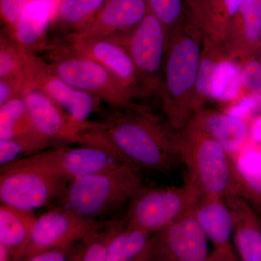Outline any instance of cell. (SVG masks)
I'll return each mask as SVG.
<instances>
[{"label": "cell", "mask_w": 261, "mask_h": 261, "mask_svg": "<svg viewBox=\"0 0 261 261\" xmlns=\"http://www.w3.org/2000/svg\"><path fill=\"white\" fill-rule=\"evenodd\" d=\"M79 144L102 147L128 164L168 174L181 161L178 130L148 108L137 104L102 122H86Z\"/></svg>", "instance_id": "6da1fadb"}, {"label": "cell", "mask_w": 261, "mask_h": 261, "mask_svg": "<svg viewBox=\"0 0 261 261\" xmlns=\"http://www.w3.org/2000/svg\"><path fill=\"white\" fill-rule=\"evenodd\" d=\"M204 35L190 15L168 37L159 96L166 121L176 130L186 126L197 110L195 87Z\"/></svg>", "instance_id": "7a4b0ae2"}, {"label": "cell", "mask_w": 261, "mask_h": 261, "mask_svg": "<svg viewBox=\"0 0 261 261\" xmlns=\"http://www.w3.org/2000/svg\"><path fill=\"white\" fill-rule=\"evenodd\" d=\"M70 181L58 167L55 147H51L1 166V204L32 211L51 206Z\"/></svg>", "instance_id": "3957f363"}, {"label": "cell", "mask_w": 261, "mask_h": 261, "mask_svg": "<svg viewBox=\"0 0 261 261\" xmlns=\"http://www.w3.org/2000/svg\"><path fill=\"white\" fill-rule=\"evenodd\" d=\"M140 171V168L125 163L112 171L72 180L51 206L89 219L110 216L145 186Z\"/></svg>", "instance_id": "277c9868"}, {"label": "cell", "mask_w": 261, "mask_h": 261, "mask_svg": "<svg viewBox=\"0 0 261 261\" xmlns=\"http://www.w3.org/2000/svg\"><path fill=\"white\" fill-rule=\"evenodd\" d=\"M178 145L187 185L201 195L224 199L237 192L231 157L216 140L187 123L178 130Z\"/></svg>", "instance_id": "5b68a950"}, {"label": "cell", "mask_w": 261, "mask_h": 261, "mask_svg": "<svg viewBox=\"0 0 261 261\" xmlns=\"http://www.w3.org/2000/svg\"><path fill=\"white\" fill-rule=\"evenodd\" d=\"M48 63L58 76L75 88L92 94L114 109L135 107V94L115 75L92 58L61 42L53 44Z\"/></svg>", "instance_id": "8992f818"}, {"label": "cell", "mask_w": 261, "mask_h": 261, "mask_svg": "<svg viewBox=\"0 0 261 261\" xmlns=\"http://www.w3.org/2000/svg\"><path fill=\"white\" fill-rule=\"evenodd\" d=\"M200 194L185 183L181 187L145 185L129 202L126 224L153 235L192 211Z\"/></svg>", "instance_id": "52a82bcc"}, {"label": "cell", "mask_w": 261, "mask_h": 261, "mask_svg": "<svg viewBox=\"0 0 261 261\" xmlns=\"http://www.w3.org/2000/svg\"><path fill=\"white\" fill-rule=\"evenodd\" d=\"M116 42L126 48L133 60L140 80L141 97L159 95L168 42L161 22L149 11L130 34Z\"/></svg>", "instance_id": "ba28073f"}, {"label": "cell", "mask_w": 261, "mask_h": 261, "mask_svg": "<svg viewBox=\"0 0 261 261\" xmlns=\"http://www.w3.org/2000/svg\"><path fill=\"white\" fill-rule=\"evenodd\" d=\"M25 76L29 85L42 89L69 116L80 133L84 123L99 108L98 98L72 87L53 71L47 61L39 54L24 49Z\"/></svg>", "instance_id": "9c48e42d"}, {"label": "cell", "mask_w": 261, "mask_h": 261, "mask_svg": "<svg viewBox=\"0 0 261 261\" xmlns=\"http://www.w3.org/2000/svg\"><path fill=\"white\" fill-rule=\"evenodd\" d=\"M207 237L192 211L152 235L149 260L207 261Z\"/></svg>", "instance_id": "30bf717a"}, {"label": "cell", "mask_w": 261, "mask_h": 261, "mask_svg": "<svg viewBox=\"0 0 261 261\" xmlns=\"http://www.w3.org/2000/svg\"><path fill=\"white\" fill-rule=\"evenodd\" d=\"M73 211L51 207L38 217L24 260L53 247L75 246L97 224Z\"/></svg>", "instance_id": "8fae6325"}, {"label": "cell", "mask_w": 261, "mask_h": 261, "mask_svg": "<svg viewBox=\"0 0 261 261\" xmlns=\"http://www.w3.org/2000/svg\"><path fill=\"white\" fill-rule=\"evenodd\" d=\"M60 42L100 63L136 97H141L138 73L129 53L123 44L113 39H81L70 35Z\"/></svg>", "instance_id": "7c38bea8"}, {"label": "cell", "mask_w": 261, "mask_h": 261, "mask_svg": "<svg viewBox=\"0 0 261 261\" xmlns=\"http://www.w3.org/2000/svg\"><path fill=\"white\" fill-rule=\"evenodd\" d=\"M192 212L214 247L207 261L238 260L231 242L232 214L224 199L217 196L201 195Z\"/></svg>", "instance_id": "4fadbf2b"}, {"label": "cell", "mask_w": 261, "mask_h": 261, "mask_svg": "<svg viewBox=\"0 0 261 261\" xmlns=\"http://www.w3.org/2000/svg\"><path fill=\"white\" fill-rule=\"evenodd\" d=\"M149 12L147 0H106L87 28L68 35L81 39L119 40L130 34Z\"/></svg>", "instance_id": "5bb4252c"}, {"label": "cell", "mask_w": 261, "mask_h": 261, "mask_svg": "<svg viewBox=\"0 0 261 261\" xmlns=\"http://www.w3.org/2000/svg\"><path fill=\"white\" fill-rule=\"evenodd\" d=\"M22 97L36 129L54 147L79 143V132L69 116L42 89L29 84Z\"/></svg>", "instance_id": "9a60e30c"}, {"label": "cell", "mask_w": 261, "mask_h": 261, "mask_svg": "<svg viewBox=\"0 0 261 261\" xmlns=\"http://www.w3.org/2000/svg\"><path fill=\"white\" fill-rule=\"evenodd\" d=\"M188 123L216 140L231 159L243 150L250 139V126L245 120L212 108H199Z\"/></svg>", "instance_id": "2e32d148"}, {"label": "cell", "mask_w": 261, "mask_h": 261, "mask_svg": "<svg viewBox=\"0 0 261 261\" xmlns=\"http://www.w3.org/2000/svg\"><path fill=\"white\" fill-rule=\"evenodd\" d=\"M53 0H28L11 37L27 51L39 54L50 50L49 32L56 13Z\"/></svg>", "instance_id": "e0dca14e"}, {"label": "cell", "mask_w": 261, "mask_h": 261, "mask_svg": "<svg viewBox=\"0 0 261 261\" xmlns=\"http://www.w3.org/2000/svg\"><path fill=\"white\" fill-rule=\"evenodd\" d=\"M55 149L58 167L70 181L112 171L126 163L109 151L89 144L77 147L57 146Z\"/></svg>", "instance_id": "ac0fdd59"}, {"label": "cell", "mask_w": 261, "mask_h": 261, "mask_svg": "<svg viewBox=\"0 0 261 261\" xmlns=\"http://www.w3.org/2000/svg\"><path fill=\"white\" fill-rule=\"evenodd\" d=\"M261 46V0H243L223 47L235 61L250 59Z\"/></svg>", "instance_id": "d6986e66"}, {"label": "cell", "mask_w": 261, "mask_h": 261, "mask_svg": "<svg viewBox=\"0 0 261 261\" xmlns=\"http://www.w3.org/2000/svg\"><path fill=\"white\" fill-rule=\"evenodd\" d=\"M232 214L233 243L239 258L261 261V224L243 196L233 192L224 199Z\"/></svg>", "instance_id": "ffe728a7"}, {"label": "cell", "mask_w": 261, "mask_h": 261, "mask_svg": "<svg viewBox=\"0 0 261 261\" xmlns=\"http://www.w3.org/2000/svg\"><path fill=\"white\" fill-rule=\"evenodd\" d=\"M37 219L32 211L1 204L0 243L8 247L13 260H24Z\"/></svg>", "instance_id": "44dd1931"}, {"label": "cell", "mask_w": 261, "mask_h": 261, "mask_svg": "<svg viewBox=\"0 0 261 261\" xmlns=\"http://www.w3.org/2000/svg\"><path fill=\"white\" fill-rule=\"evenodd\" d=\"M231 165L236 192L261 205V151L243 150L231 159Z\"/></svg>", "instance_id": "7402d4cb"}, {"label": "cell", "mask_w": 261, "mask_h": 261, "mask_svg": "<svg viewBox=\"0 0 261 261\" xmlns=\"http://www.w3.org/2000/svg\"><path fill=\"white\" fill-rule=\"evenodd\" d=\"M243 0H205L198 23L207 37L224 44Z\"/></svg>", "instance_id": "603a6c76"}, {"label": "cell", "mask_w": 261, "mask_h": 261, "mask_svg": "<svg viewBox=\"0 0 261 261\" xmlns=\"http://www.w3.org/2000/svg\"><path fill=\"white\" fill-rule=\"evenodd\" d=\"M242 65L226 53L215 65L209 87V100L228 103L238 97L243 84Z\"/></svg>", "instance_id": "cb8c5ba5"}, {"label": "cell", "mask_w": 261, "mask_h": 261, "mask_svg": "<svg viewBox=\"0 0 261 261\" xmlns=\"http://www.w3.org/2000/svg\"><path fill=\"white\" fill-rule=\"evenodd\" d=\"M125 224L126 220H99L97 224L75 245L70 260L106 261L111 240Z\"/></svg>", "instance_id": "d4e9b609"}, {"label": "cell", "mask_w": 261, "mask_h": 261, "mask_svg": "<svg viewBox=\"0 0 261 261\" xmlns=\"http://www.w3.org/2000/svg\"><path fill=\"white\" fill-rule=\"evenodd\" d=\"M106 0H59L56 11L58 28L66 35L80 32L92 23Z\"/></svg>", "instance_id": "484cf974"}, {"label": "cell", "mask_w": 261, "mask_h": 261, "mask_svg": "<svg viewBox=\"0 0 261 261\" xmlns=\"http://www.w3.org/2000/svg\"><path fill=\"white\" fill-rule=\"evenodd\" d=\"M37 133L22 96L0 106V140Z\"/></svg>", "instance_id": "4316f807"}, {"label": "cell", "mask_w": 261, "mask_h": 261, "mask_svg": "<svg viewBox=\"0 0 261 261\" xmlns=\"http://www.w3.org/2000/svg\"><path fill=\"white\" fill-rule=\"evenodd\" d=\"M0 79L11 81L25 89L29 85L25 73L24 49L3 32L0 37Z\"/></svg>", "instance_id": "83f0119b"}, {"label": "cell", "mask_w": 261, "mask_h": 261, "mask_svg": "<svg viewBox=\"0 0 261 261\" xmlns=\"http://www.w3.org/2000/svg\"><path fill=\"white\" fill-rule=\"evenodd\" d=\"M53 147L50 141L39 133L0 140V165L3 166Z\"/></svg>", "instance_id": "f1b7e54d"}, {"label": "cell", "mask_w": 261, "mask_h": 261, "mask_svg": "<svg viewBox=\"0 0 261 261\" xmlns=\"http://www.w3.org/2000/svg\"><path fill=\"white\" fill-rule=\"evenodd\" d=\"M149 11L163 24L167 37L190 15L186 0H147Z\"/></svg>", "instance_id": "f546056e"}, {"label": "cell", "mask_w": 261, "mask_h": 261, "mask_svg": "<svg viewBox=\"0 0 261 261\" xmlns=\"http://www.w3.org/2000/svg\"><path fill=\"white\" fill-rule=\"evenodd\" d=\"M241 80L243 87L261 105V63L250 58L242 64Z\"/></svg>", "instance_id": "4dcf8cb0"}, {"label": "cell", "mask_w": 261, "mask_h": 261, "mask_svg": "<svg viewBox=\"0 0 261 261\" xmlns=\"http://www.w3.org/2000/svg\"><path fill=\"white\" fill-rule=\"evenodd\" d=\"M28 0H0V18L2 32L11 36L19 17Z\"/></svg>", "instance_id": "1f68e13d"}, {"label": "cell", "mask_w": 261, "mask_h": 261, "mask_svg": "<svg viewBox=\"0 0 261 261\" xmlns=\"http://www.w3.org/2000/svg\"><path fill=\"white\" fill-rule=\"evenodd\" d=\"M260 107L261 105L257 102V99L252 94H249L228 108L227 113L245 120L247 117L248 118L256 113Z\"/></svg>", "instance_id": "d6a6232c"}, {"label": "cell", "mask_w": 261, "mask_h": 261, "mask_svg": "<svg viewBox=\"0 0 261 261\" xmlns=\"http://www.w3.org/2000/svg\"><path fill=\"white\" fill-rule=\"evenodd\" d=\"M75 246L53 247L34 255L29 261L70 260V257Z\"/></svg>", "instance_id": "836d02e7"}, {"label": "cell", "mask_w": 261, "mask_h": 261, "mask_svg": "<svg viewBox=\"0 0 261 261\" xmlns=\"http://www.w3.org/2000/svg\"><path fill=\"white\" fill-rule=\"evenodd\" d=\"M25 88L11 81L0 79V106L22 96Z\"/></svg>", "instance_id": "e575fe53"}, {"label": "cell", "mask_w": 261, "mask_h": 261, "mask_svg": "<svg viewBox=\"0 0 261 261\" xmlns=\"http://www.w3.org/2000/svg\"><path fill=\"white\" fill-rule=\"evenodd\" d=\"M250 139L257 145H261V114L254 118L250 126Z\"/></svg>", "instance_id": "d590c367"}, {"label": "cell", "mask_w": 261, "mask_h": 261, "mask_svg": "<svg viewBox=\"0 0 261 261\" xmlns=\"http://www.w3.org/2000/svg\"><path fill=\"white\" fill-rule=\"evenodd\" d=\"M186 1L189 13L197 22L200 13L201 0H186Z\"/></svg>", "instance_id": "8d00e7d4"}, {"label": "cell", "mask_w": 261, "mask_h": 261, "mask_svg": "<svg viewBox=\"0 0 261 261\" xmlns=\"http://www.w3.org/2000/svg\"><path fill=\"white\" fill-rule=\"evenodd\" d=\"M0 260L8 261L13 260L11 253L8 247H5L4 245L0 243Z\"/></svg>", "instance_id": "74e56055"}, {"label": "cell", "mask_w": 261, "mask_h": 261, "mask_svg": "<svg viewBox=\"0 0 261 261\" xmlns=\"http://www.w3.org/2000/svg\"><path fill=\"white\" fill-rule=\"evenodd\" d=\"M259 49H260V51H259V62L261 63V46L259 48Z\"/></svg>", "instance_id": "f35d334b"}, {"label": "cell", "mask_w": 261, "mask_h": 261, "mask_svg": "<svg viewBox=\"0 0 261 261\" xmlns=\"http://www.w3.org/2000/svg\"><path fill=\"white\" fill-rule=\"evenodd\" d=\"M204 1H205V0H201V7H202V3H203ZM200 10H201V8H200ZM199 16H200V15H199Z\"/></svg>", "instance_id": "ab89813d"}]
</instances>
